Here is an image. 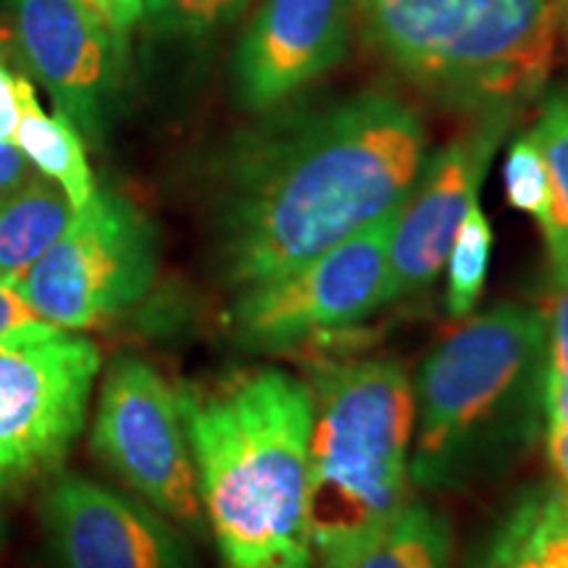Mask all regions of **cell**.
Returning <instances> with one entry per match:
<instances>
[{
    "mask_svg": "<svg viewBox=\"0 0 568 568\" xmlns=\"http://www.w3.org/2000/svg\"><path fill=\"white\" fill-rule=\"evenodd\" d=\"M418 113L389 92L276 109L224 166L219 243L240 290L308 264L395 211L424 166Z\"/></svg>",
    "mask_w": 568,
    "mask_h": 568,
    "instance_id": "cell-1",
    "label": "cell"
},
{
    "mask_svg": "<svg viewBox=\"0 0 568 568\" xmlns=\"http://www.w3.org/2000/svg\"><path fill=\"white\" fill-rule=\"evenodd\" d=\"M176 397L224 568H314L311 387L280 368H255Z\"/></svg>",
    "mask_w": 568,
    "mask_h": 568,
    "instance_id": "cell-2",
    "label": "cell"
},
{
    "mask_svg": "<svg viewBox=\"0 0 568 568\" xmlns=\"http://www.w3.org/2000/svg\"><path fill=\"white\" fill-rule=\"evenodd\" d=\"M545 311L500 303L468 318L418 372L410 479L426 489H458L516 464L545 416Z\"/></svg>",
    "mask_w": 568,
    "mask_h": 568,
    "instance_id": "cell-3",
    "label": "cell"
},
{
    "mask_svg": "<svg viewBox=\"0 0 568 568\" xmlns=\"http://www.w3.org/2000/svg\"><path fill=\"white\" fill-rule=\"evenodd\" d=\"M308 535L314 568H351L408 497L414 387L395 361H324L311 382Z\"/></svg>",
    "mask_w": 568,
    "mask_h": 568,
    "instance_id": "cell-4",
    "label": "cell"
},
{
    "mask_svg": "<svg viewBox=\"0 0 568 568\" xmlns=\"http://www.w3.org/2000/svg\"><path fill=\"white\" fill-rule=\"evenodd\" d=\"M366 42L426 95L518 111L556 67L558 0H355Z\"/></svg>",
    "mask_w": 568,
    "mask_h": 568,
    "instance_id": "cell-5",
    "label": "cell"
},
{
    "mask_svg": "<svg viewBox=\"0 0 568 568\" xmlns=\"http://www.w3.org/2000/svg\"><path fill=\"white\" fill-rule=\"evenodd\" d=\"M155 268L151 222L122 195L98 190L17 287L45 322L82 332L138 303Z\"/></svg>",
    "mask_w": 568,
    "mask_h": 568,
    "instance_id": "cell-6",
    "label": "cell"
},
{
    "mask_svg": "<svg viewBox=\"0 0 568 568\" xmlns=\"http://www.w3.org/2000/svg\"><path fill=\"white\" fill-rule=\"evenodd\" d=\"M400 205L308 264L243 287L232 308L234 337L253 351H293L318 337H339L382 308Z\"/></svg>",
    "mask_w": 568,
    "mask_h": 568,
    "instance_id": "cell-7",
    "label": "cell"
},
{
    "mask_svg": "<svg viewBox=\"0 0 568 568\" xmlns=\"http://www.w3.org/2000/svg\"><path fill=\"white\" fill-rule=\"evenodd\" d=\"M101 351L55 329L0 345V497L61 466L82 435Z\"/></svg>",
    "mask_w": 568,
    "mask_h": 568,
    "instance_id": "cell-8",
    "label": "cell"
},
{
    "mask_svg": "<svg viewBox=\"0 0 568 568\" xmlns=\"http://www.w3.org/2000/svg\"><path fill=\"white\" fill-rule=\"evenodd\" d=\"M92 450L151 508L187 529L203 527V503L180 397L142 358L113 361L105 374Z\"/></svg>",
    "mask_w": 568,
    "mask_h": 568,
    "instance_id": "cell-9",
    "label": "cell"
},
{
    "mask_svg": "<svg viewBox=\"0 0 568 568\" xmlns=\"http://www.w3.org/2000/svg\"><path fill=\"white\" fill-rule=\"evenodd\" d=\"M19 51L55 109L101 142L116 109L124 42L84 0H6Z\"/></svg>",
    "mask_w": 568,
    "mask_h": 568,
    "instance_id": "cell-10",
    "label": "cell"
},
{
    "mask_svg": "<svg viewBox=\"0 0 568 568\" xmlns=\"http://www.w3.org/2000/svg\"><path fill=\"white\" fill-rule=\"evenodd\" d=\"M514 116V111L477 113V122L460 138L424 161L389 237L387 303L437 280L460 222L479 201L481 180Z\"/></svg>",
    "mask_w": 568,
    "mask_h": 568,
    "instance_id": "cell-11",
    "label": "cell"
},
{
    "mask_svg": "<svg viewBox=\"0 0 568 568\" xmlns=\"http://www.w3.org/2000/svg\"><path fill=\"white\" fill-rule=\"evenodd\" d=\"M355 0H264L232 55L240 109L272 113L351 51Z\"/></svg>",
    "mask_w": 568,
    "mask_h": 568,
    "instance_id": "cell-12",
    "label": "cell"
},
{
    "mask_svg": "<svg viewBox=\"0 0 568 568\" xmlns=\"http://www.w3.org/2000/svg\"><path fill=\"white\" fill-rule=\"evenodd\" d=\"M42 521L63 568H190L182 537L155 508L80 474H61Z\"/></svg>",
    "mask_w": 568,
    "mask_h": 568,
    "instance_id": "cell-13",
    "label": "cell"
},
{
    "mask_svg": "<svg viewBox=\"0 0 568 568\" xmlns=\"http://www.w3.org/2000/svg\"><path fill=\"white\" fill-rule=\"evenodd\" d=\"M13 145L38 174L59 184L71 209L80 211L98 193L84 140L67 113L42 111L34 84L19 74V124Z\"/></svg>",
    "mask_w": 568,
    "mask_h": 568,
    "instance_id": "cell-14",
    "label": "cell"
},
{
    "mask_svg": "<svg viewBox=\"0 0 568 568\" xmlns=\"http://www.w3.org/2000/svg\"><path fill=\"white\" fill-rule=\"evenodd\" d=\"M71 219L74 209L69 197L38 172L0 197V280L11 284L24 280Z\"/></svg>",
    "mask_w": 568,
    "mask_h": 568,
    "instance_id": "cell-15",
    "label": "cell"
},
{
    "mask_svg": "<svg viewBox=\"0 0 568 568\" xmlns=\"http://www.w3.org/2000/svg\"><path fill=\"white\" fill-rule=\"evenodd\" d=\"M450 556L453 537L445 516L426 503L408 500L351 568H450Z\"/></svg>",
    "mask_w": 568,
    "mask_h": 568,
    "instance_id": "cell-16",
    "label": "cell"
},
{
    "mask_svg": "<svg viewBox=\"0 0 568 568\" xmlns=\"http://www.w3.org/2000/svg\"><path fill=\"white\" fill-rule=\"evenodd\" d=\"M548 169V211L539 222L552 268L568 266V90L552 92L531 126Z\"/></svg>",
    "mask_w": 568,
    "mask_h": 568,
    "instance_id": "cell-17",
    "label": "cell"
},
{
    "mask_svg": "<svg viewBox=\"0 0 568 568\" xmlns=\"http://www.w3.org/2000/svg\"><path fill=\"white\" fill-rule=\"evenodd\" d=\"M489 255H493V226L479 201L460 222L450 253H447V311L464 318L477 308L487 282Z\"/></svg>",
    "mask_w": 568,
    "mask_h": 568,
    "instance_id": "cell-18",
    "label": "cell"
},
{
    "mask_svg": "<svg viewBox=\"0 0 568 568\" xmlns=\"http://www.w3.org/2000/svg\"><path fill=\"white\" fill-rule=\"evenodd\" d=\"M503 184H506V197L516 211L529 213L537 224L548 211V169H545L542 153H539L531 132L514 140L503 166Z\"/></svg>",
    "mask_w": 568,
    "mask_h": 568,
    "instance_id": "cell-19",
    "label": "cell"
},
{
    "mask_svg": "<svg viewBox=\"0 0 568 568\" xmlns=\"http://www.w3.org/2000/svg\"><path fill=\"white\" fill-rule=\"evenodd\" d=\"M251 0H151L153 13H159L163 24L172 32L187 38H205V34L232 24Z\"/></svg>",
    "mask_w": 568,
    "mask_h": 568,
    "instance_id": "cell-20",
    "label": "cell"
},
{
    "mask_svg": "<svg viewBox=\"0 0 568 568\" xmlns=\"http://www.w3.org/2000/svg\"><path fill=\"white\" fill-rule=\"evenodd\" d=\"M55 329L59 326L45 322L19 293L17 284L0 280V345L13 343V339L45 337Z\"/></svg>",
    "mask_w": 568,
    "mask_h": 568,
    "instance_id": "cell-21",
    "label": "cell"
},
{
    "mask_svg": "<svg viewBox=\"0 0 568 568\" xmlns=\"http://www.w3.org/2000/svg\"><path fill=\"white\" fill-rule=\"evenodd\" d=\"M545 322H548V372L568 379V266L552 268Z\"/></svg>",
    "mask_w": 568,
    "mask_h": 568,
    "instance_id": "cell-22",
    "label": "cell"
},
{
    "mask_svg": "<svg viewBox=\"0 0 568 568\" xmlns=\"http://www.w3.org/2000/svg\"><path fill=\"white\" fill-rule=\"evenodd\" d=\"M119 40L130 38L148 11V0H84Z\"/></svg>",
    "mask_w": 568,
    "mask_h": 568,
    "instance_id": "cell-23",
    "label": "cell"
},
{
    "mask_svg": "<svg viewBox=\"0 0 568 568\" xmlns=\"http://www.w3.org/2000/svg\"><path fill=\"white\" fill-rule=\"evenodd\" d=\"M19 124V74L0 61V140L13 142Z\"/></svg>",
    "mask_w": 568,
    "mask_h": 568,
    "instance_id": "cell-24",
    "label": "cell"
},
{
    "mask_svg": "<svg viewBox=\"0 0 568 568\" xmlns=\"http://www.w3.org/2000/svg\"><path fill=\"white\" fill-rule=\"evenodd\" d=\"M32 174L34 169L27 161V155L13 142L0 140V197L17 190L19 184H24Z\"/></svg>",
    "mask_w": 568,
    "mask_h": 568,
    "instance_id": "cell-25",
    "label": "cell"
},
{
    "mask_svg": "<svg viewBox=\"0 0 568 568\" xmlns=\"http://www.w3.org/2000/svg\"><path fill=\"white\" fill-rule=\"evenodd\" d=\"M548 435H545V447H548V460L556 485L568 493V426L558 422H548Z\"/></svg>",
    "mask_w": 568,
    "mask_h": 568,
    "instance_id": "cell-26",
    "label": "cell"
},
{
    "mask_svg": "<svg viewBox=\"0 0 568 568\" xmlns=\"http://www.w3.org/2000/svg\"><path fill=\"white\" fill-rule=\"evenodd\" d=\"M545 422H558L568 426V379L566 376L550 374L545 376V395H542Z\"/></svg>",
    "mask_w": 568,
    "mask_h": 568,
    "instance_id": "cell-27",
    "label": "cell"
},
{
    "mask_svg": "<svg viewBox=\"0 0 568 568\" xmlns=\"http://www.w3.org/2000/svg\"><path fill=\"white\" fill-rule=\"evenodd\" d=\"M477 568H542V566H539L529 552L518 550L514 545L493 537L487 556L481 558V564Z\"/></svg>",
    "mask_w": 568,
    "mask_h": 568,
    "instance_id": "cell-28",
    "label": "cell"
},
{
    "mask_svg": "<svg viewBox=\"0 0 568 568\" xmlns=\"http://www.w3.org/2000/svg\"><path fill=\"white\" fill-rule=\"evenodd\" d=\"M558 13H560V32L566 34V42H568V0H558Z\"/></svg>",
    "mask_w": 568,
    "mask_h": 568,
    "instance_id": "cell-29",
    "label": "cell"
},
{
    "mask_svg": "<svg viewBox=\"0 0 568 568\" xmlns=\"http://www.w3.org/2000/svg\"><path fill=\"white\" fill-rule=\"evenodd\" d=\"M3 539H6V521L3 516H0V545H3Z\"/></svg>",
    "mask_w": 568,
    "mask_h": 568,
    "instance_id": "cell-30",
    "label": "cell"
},
{
    "mask_svg": "<svg viewBox=\"0 0 568 568\" xmlns=\"http://www.w3.org/2000/svg\"><path fill=\"white\" fill-rule=\"evenodd\" d=\"M148 6H151V0H148Z\"/></svg>",
    "mask_w": 568,
    "mask_h": 568,
    "instance_id": "cell-31",
    "label": "cell"
}]
</instances>
